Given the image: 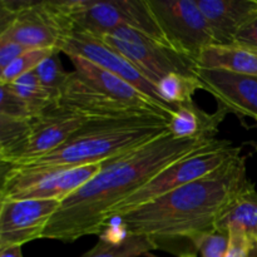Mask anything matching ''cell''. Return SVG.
<instances>
[{
  "mask_svg": "<svg viewBox=\"0 0 257 257\" xmlns=\"http://www.w3.org/2000/svg\"><path fill=\"white\" fill-rule=\"evenodd\" d=\"M216 138H176L171 132L113 160L103 162L95 177L65 198L50 218L42 238L74 242L99 235L108 215L172 163L205 148Z\"/></svg>",
  "mask_w": 257,
  "mask_h": 257,
  "instance_id": "cell-1",
  "label": "cell"
},
{
  "mask_svg": "<svg viewBox=\"0 0 257 257\" xmlns=\"http://www.w3.org/2000/svg\"><path fill=\"white\" fill-rule=\"evenodd\" d=\"M252 183L246 158H232L210 175L118 217L127 235H146L157 247L171 240L193 241L215 230L221 216ZM195 248V247H193Z\"/></svg>",
  "mask_w": 257,
  "mask_h": 257,
  "instance_id": "cell-2",
  "label": "cell"
},
{
  "mask_svg": "<svg viewBox=\"0 0 257 257\" xmlns=\"http://www.w3.org/2000/svg\"><path fill=\"white\" fill-rule=\"evenodd\" d=\"M167 132H170V119L152 113L122 118H93L57 150L17 167H75L103 163L127 155Z\"/></svg>",
  "mask_w": 257,
  "mask_h": 257,
  "instance_id": "cell-3",
  "label": "cell"
},
{
  "mask_svg": "<svg viewBox=\"0 0 257 257\" xmlns=\"http://www.w3.org/2000/svg\"><path fill=\"white\" fill-rule=\"evenodd\" d=\"M74 33L63 2H0V39L28 49H62Z\"/></svg>",
  "mask_w": 257,
  "mask_h": 257,
  "instance_id": "cell-4",
  "label": "cell"
},
{
  "mask_svg": "<svg viewBox=\"0 0 257 257\" xmlns=\"http://www.w3.org/2000/svg\"><path fill=\"white\" fill-rule=\"evenodd\" d=\"M240 155L241 148L235 147L230 141L213 140L212 143L198 152L166 167L143 187L114 206L108 215V223L171 191L215 172L221 166Z\"/></svg>",
  "mask_w": 257,
  "mask_h": 257,
  "instance_id": "cell-5",
  "label": "cell"
},
{
  "mask_svg": "<svg viewBox=\"0 0 257 257\" xmlns=\"http://www.w3.org/2000/svg\"><path fill=\"white\" fill-rule=\"evenodd\" d=\"M0 202L19 200L63 201L98 175L103 163L75 167L30 168L2 163Z\"/></svg>",
  "mask_w": 257,
  "mask_h": 257,
  "instance_id": "cell-6",
  "label": "cell"
},
{
  "mask_svg": "<svg viewBox=\"0 0 257 257\" xmlns=\"http://www.w3.org/2000/svg\"><path fill=\"white\" fill-rule=\"evenodd\" d=\"M63 3L73 22L74 33L102 38L118 28L128 27L168 45L147 0H68Z\"/></svg>",
  "mask_w": 257,
  "mask_h": 257,
  "instance_id": "cell-7",
  "label": "cell"
},
{
  "mask_svg": "<svg viewBox=\"0 0 257 257\" xmlns=\"http://www.w3.org/2000/svg\"><path fill=\"white\" fill-rule=\"evenodd\" d=\"M100 39L124 55L156 87L170 74L196 75L193 60L137 29L118 28Z\"/></svg>",
  "mask_w": 257,
  "mask_h": 257,
  "instance_id": "cell-8",
  "label": "cell"
},
{
  "mask_svg": "<svg viewBox=\"0 0 257 257\" xmlns=\"http://www.w3.org/2000/svg\"><path fill=\"white\" fill-rule=\"evenodd\" d=\"M168 45L188 59L196 60L213 44L210 27L197 0H147Z\"/></svg>",
  "mask_w": 257,
  "mask_h": 257,
  "instance_id": "cell-9",
  "label": "cell"
},
{
  "mask_svg": "<svg viewBox=\"0 0 257 257\" xmlns=\"http://www.w3.org/2000/svg\"><path fill=\"white\" fill-rule=\"evenodd\" d=\"M87 120L84 115L55 103L29 120L22 140L9 150L0 152V161L5 165L19 166L43 157L67 142Z\"/></svg>",
  "mask_w": 257,
  "mask_h": 257,
  "instance_id": "cell-10",
  "label": "cell"
},
{
  "mask_svg": "<svg viewBox=\"0 0 257 257\" xmlns=\"http://www.w3.org/2000/svg\"><path fill=\"white\" fill-rule=\"evenodd\" d=\"M60 52L65 53L67 55H77V57L84 58L102 67L103 69L118 75L123 80L132 84L141 93L162 105L172 115L178 109L162 99L157 87L133 63H131L124 55L105 44L100 38L82 34V33H74L72 37L64 40Z\"/></svg>",
  "mask_w": 257,
  "mask_h": 257,
  "instance_id": "cell-11",
  "label": "cell"
},
{
  "mask_svg": "<svg viewBox=\"0 0 257 257\" xmlns=\"http://www.w3.org/2000/svg\"><path fill=\"white\" fill-rule=\"evenodd\" d=\"M62 202L55 200H19L0 202V250L23 246L42 238Z\"/></svg>",
  "mask_w": 257,
  "mask_h": 257,
  "instance_id": "cell-12",
  "label": "cell"
},
{
  "mask_svg": "<svg viewBox=\"0 0 257 257\" xmlns=\"http://www.w3.org/2000/svg\"><path fill=\"white\" fill-rule=\"evenodd\" d=\"M195 74L221 108L238 117L252 118L257 123V77L198 67Z\"/></svg>",
  "mask_w": 257,
  "mask_h": 257,
  "instance_id": "cell-13",
  "label": "cell"
},
{
  "mask_svg": "<svg viewBox=\"0 0 257 257\" xmlns=\"http://www.w3.org/2000/svg\"><path fill=\"white\" fill-rule=\"evenodd\" d=\"M58 104L73 110L88 119L93 118H122L148 114V112L108 97L85 82L77 72H70L64 87L62 88ZM155 114V113H152Z\"/></svg>",
  "mask_w": 257,
  "mask_h": 257,
  "instance_id": "cell-14",
  "label": "cell"
},
{
  "mask_svg": "<svg viewBox=\"0 0 257 257\" xmlns=\"http://www.w3.org/2000/svg\"><path fill=\"white\" fill-rule=\"evenodd\" d=\"M68 57L74 65L75 72L99 92L119 102L125 103L131 107H135L143 112L163 115L171 120L172 114L168 110H166L162 105L141 93L132 84L123 80L118 75L103 69L99 65L82 57H77V55H68Z\"/></svg>",
  "mask_w": 257,
  "mask_h": 257,
  "instance_id": "cell-15",
  "label": "cell"
},
{
  "mask_svg": "<svg viewBox=\"0 0 257 257\" xmlns=\"http://www.w3.org/2000/svg\"><path fill=\"white\" fill-rule=\"evenodd\" d=\"M213 44L232 47L238 30L257 18V0H197Z\"/></svg>",
  "mask_w": 257,
  "mask_h": 257,
  "instance_id": "cell-16",
  "label": "cell"
},
{
  "mask_svg": "<svg viewBox=\"0 0 257 257\" xmlns=\"http://www.w3.org/2000/svg\"><path fill=\"white\" fill-rule=\"evenodd\" d=\"M227 114V110L221 107L210 114L195 103L180 105L170 120V132L176 138H215Z\"/></svg>",
  "mask_w": 257,
  "mask_h": 257,
  "instance_id": "cell-17",
  "label": "cell"
},
{
  "mask_svg": "<svg viewBox=\"0 0 257 257\" xmlns=\"http://www.w3.org/2000/svg\"><path fill=\"white\" fill-rule=\"evenodd\" d=\"M196 67L257 77V55L237 47L212 44L202 50L196 60Z\"/></svg>",
  "mask_w": 257,
  "mask_h": 257,
  "instance_id": "cell-18",
  "label": "cell"
},
{
  "mask_svg": "<svg viewBox=\"0 0 257 257\" xmlns=\"http://www.w3.org/2000/svg\"><path fill=\"white\" fill-rule=\"evenodd\" d=\"M232 228L248 236L257 247V192L253 183L238 196L215 226V230L225 233Z\"/></svg>",
  "mask_w": 257,
  "mask_h": 257,
  "instance_id": "cell-19",
  "label": "cell"
},
{
  "mask_svg": "<svg viewBox=\"0 0 257 257\" xmlns=\"http://www.w3.org/2000/svg\"><path fill=\"white\" fill-rule=\"evenodd\" d=\"M157 248L153 238L146 235H125L119 240L103 237L82 257H141Z\"/></svg>",
  "mask_w": 257,
  "mask_h": 257,
  "instance_id": "cell-20",
  "label": "cell"
},
{
  "mask_svg": "<svg viewBox=\"0 0 257 257\" xmlns=\"http://www.w3.org/2000/svg\"><path fill=\"white\" fill-rule=\"evenodd\" d=\"M157 89L163 100L173 107L191 104L197 90H205V85L196 75L170 74L157 83Z\"/></svg>",
  "mask_w": 257,
  "mask_h": 257,
  "instance_id": "cell-21",
  "label": "cell"
},
{
  "mask_svg": "<svg viewBox=\"0 0 257 257\" xmlns=\"http://www.w3.org/2000/svg\"><path fill=\"white\" fill-rule=\"evenodd\" d=\"M10 85L15 93L27 103L33 117H38L57 103L54 95L43 87L35 72L22 75Z\"/></svg>",
  "mask_w": 257,
  "mask_h": 257,
  "instance_id": "cell-22",
  "label": "cell"
},
{
  "mask_svg": "<svg viewBox=\"0 0 257 257\" xmlns=\"http://www.w3.org/2000/svg\"><path fill=\"white\" fill-rule=\"evenodd\" d=\"M59 52L54 49H30L20 55L12 64L0 72V84H12L22 75L34 72L38 65L47 59L53 53Z\"/></svg>",
  "mask_w": 257,
  "mask_h": 257,
  "instance_id": "cell-23",
  "label": "cell"
},
{
  "mask_svg": "<svg viewBox=\"0 0 257 257\" xmlns=\"http://www.w3.org/2000/svg\"><path fill=\"white\" fill-rule=\"evenodd\" d=\"M59 53L60 52L53 53L47 59L43 60L38 65L37 69L34 70L37 77L39 78L40 83L43 84V87L54 95L57 102L60 95V92H62V88L64 87L65 82H67L68 77H69V72H65L63 69L62 63H60L59 58H58Z\"/></svg>",
  "mask_w": 257,
  "mask_h": 257,
  "instance_id": "cell-24",
  "label": "cell"
},
{
  "mask_svg": "<svg viewBox=\"0 0 257 257\" xmlns=\"http://www.w3.org/2000/svg\"><path fill=\"white\" fill-rule=\"evenodd\" d=\"M0 117L10 119H30L33 117L27 103L10 84H0Z\"/></svg>",
  "mask_w": 257,
  "mask_h": 257,
  "instance_id": "cell-25",
  "label": "cell"
},
{
  "mask_svg": "<svg viewBox=\"0 0 257 257\" xmlns=\"http://www.w3.org/2000/svg\"><path fill=\"white\" fill-rule=\"evenodd\" d=\"M193 247L201 257H226L228 247V233L213 230L203 233L193 241Z\"/></svg>",
  "mask_w": 257,
  "mask_h": 257,
  "instance_id": "cell-26",
  "label": "cell"
},
{
  "mask_svg": "<svg viewBox=\"0 0 257 257\" xmlns=\"http://www.w3.org/2000/svg\"><path fill=\"white\" fill-rule=\"evenodd\" d=\"M252 251H257V247L252 240L241 231H228V247L226 257H248Z\"/></svg>",
  "mask_w": 257,
  "mask_h": 257,
  "instance_id": "cell-27",
  "label": "cell"
},
{
  "mask_svg": "<svg viewBox=\"0 0 257 257\" xmlns=\"http://www.w3.org/2000/svg\"><path fill=\"white\" fill-rule=\"evenodd\" d=\"M232 47H237L257 55V18L238 30Z\"/></svg>",
  "mask_w": 257,
  "mask_h": 257,
  "instance_id": "cell-28",
  "label": "cell"
},
{
  "mask_svg": "<svg viewBox=\"0 0 257 257\" xmlns=\"http://www.w3.org/2000/svg\"><path fill=\"white\" fill-rule=\"evenodd\" d=\"M27 47L8 39H0V72L12 64L17 58L28 52Z\"/></svg>",
  "mask_w": 257,
  "mask_h": 257,
  "instance_id": "cell-29",
  "label": "cell"
},
{
  "mask_svg": "<svg viewBox=\"0 0 257 257\" xmlns=\"http://www.w3.org/2000/svg\"><path fill=\"white\" fill-rule=\"evenodd\" d=\"M0 257H23L22 246H10L0 250Z\"/></svg>",
  "mask_w": 257,
  "mask_h": 257,
  "instance_id": "cell-30",
  "label": "cell"
},
{
  "mask_svg": "<svg viewBox=\"0 0 257 257\" xmlns=\"http://www.w3.org/2000/svg\"><path fill=\"white\" fill-rule=\"evenodd\" d=\"M180 257H197V256H196V252H187V253H183V255H180Z\"/></svg>",
  "mask_w": 257,
  "mask_h": 257,
  "instance_id": "cell-31",
  "label": "cell"
},
{
  "mask_svg": "<svg viewBox=\"0 0 257 257\" xmlns=\"http://www.w3.org/2000/svg\"><path fill=\"white\" fill-rule=\"evenodd\" d=\"M256 127H257V123H256Z\"/></svg>",
  "mask_w": 257,
  "mask_h": 257,
  "instance_id": "cell-32",
  "label": "cell"
}]
</instances>
